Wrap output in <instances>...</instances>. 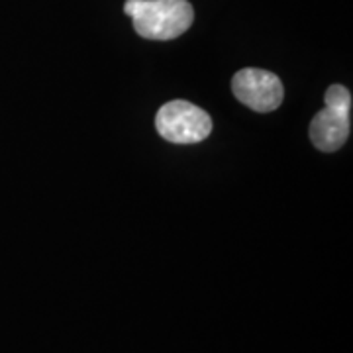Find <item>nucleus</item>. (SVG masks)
I'll list each match as a JSON object with an SVG mask.
<instances>
[{
  "instance_id": "nucleus-4",
  "label": "nucleus",
  "mask_w": 353,
  "mask_h": 353,
  "mask_svg": "<svg viewBox=\"0 0 353 353\" xmlns=\"http://www.w3.org/2000/svg\"><path fill=\"white\" fill-rule=\"evenodd\" d=\"M350 112L322 108L310 122V141L320 152H338L350 138Z\"/></svg>"
},
{
  "instance_id": "nucleus-5",
  "label": "nucleus",
  "mask_w": 353,
  "mask_h": 353,
  "mask_svg": "<svg viewBox=\"0 0 353 353\" xmlns=\"http://www.w3.org/2000/svg\"><path fill=\"white\" fill-rule=\"evenodd\" d=\"M326 106L328 108H334V110H341V112H350L352 110V94L350 90L341 85H332V87L326 90Z\"/></svg>"
},
{
  "instance_id": "nucleus-3",
  "label": "nucleus",
  "mask_w": 353,
  "mask_h": 353,
  "mask_svg": "<svg viewBox=\"0 0 353 353\" xmlns=\"http://www.w3.org/2000/svg\"><path fill=\"white\" fill-rule=\"evenodd\" d=\"M236 99L255 112H271L281 106L285 88L275 73L263 69H241L232 79Z\"/></svg>"
},
{
  "instance_id": "nucleus-2",
  "label": "nucleus",
  "mask_w": 353,
  "mask_h": 353,
  "mask_svg": "<svg viewBox=\"0 0 353 353\" xmlns=\"http://www.w3.org/2000/svg\"><path fill=\"white\" fill-rule=\"evenodd\" d=\"M155 128L167 141L190 145L210 136L212 118L192 102L171 101L159 108L155 116Z\"/></svg>"
},
{
  "instance_id": "nucleus-1",
  "label": "nucleus",
  "mask_w": 353,
  "mask_h": 353,
  "mask_svg": "<svg viewBox=\"0 0 353 353\" xmlns=\"http://www.w3.org/2000/svg\"><path fill=\"white\" fill-rule=\"evenodd\" d=\"M124 12L145 39L167 41L183 36L194 20L189 0H126Z\"/></svg>"
}]
</instances>
